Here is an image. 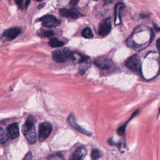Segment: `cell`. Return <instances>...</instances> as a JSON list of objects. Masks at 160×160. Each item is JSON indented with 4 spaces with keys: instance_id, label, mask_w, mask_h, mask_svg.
<instances>
[{
    "instance_id": "obj_1",
    "label": "cell",
    "mask_w": 160,
    "mask_h": 160,
    "mask_svg": "<svg viewBox=\"0 0 160 160\" xmlns=\"http://www.w3.org/2000/svg\"><path fill=\"white\" fill-rule=\"evenodd\" d=\"M22 131L30 144H34L36 141V127L34 120L31 116H29L25 123L22 125Z\"/></svg>"
},
{
    "instance_id": "obj_2",
    "label": "cell",
    "mask_w": 160,
    "mask_h": 160,
    "mask_svg": "<svg viewBox=\"0 0 160 160\" xmlns=\"http://www.w3.org/2000/svg\"><path fill=\"white\" fill-rule=\"evenodd\" d=\"M71 52L68 48H62L54 51L52 54V59L58 62H64L71 56Z\"/></svg>"
},
{
    "instance_id": "obj_3",
    "label": "cell",
    "mask_w": 160,
    "mask_h": 160,
    "mask_svg": "<svg viewBox=\"0 0 160 160\" xmlns=\"http://www.w3.org/2000/svg\"><path fill=\"white\" fill-rule=\"evenodd\" d=\"M52 129L51 124L48 122H43L39 126V139L40 141H44L51 134Z\"/></svg>"
},
{
    "instance_id": "obj_4",
    "label": "cell",
    "mask_w": 160,
    "mask_h": 160,
    "mask_svg": "<svg viewBox=\"0 0 160 160\" xmlns=\"http://www.w3.org/2000/svg\"><path fill=\"white\" fill-rule=\"evenodd\" d=\"M125 65L131 70L134 72H139L141 69V61L136 54L129 57L125 62Z\"/></svg>"
},
{
    "instance_id": "obj_5",
    "label": "cell",
    "mask_w": 160,
    "mask_h": 160,
    "mask_svg": "<svg viewBox=\"0 0 160 160\" xmlns=\"http://www.w3.org/2000/svg\"><path fill=\"white\" fill-rule=\"evenodd\" d=\"M42 25L46 28H55L60 25L59 21L52 15H46L40 18Z\"/></svg>"
},
{
    "instance_id": "obj_6",
    "label": "cell",
    "mask_w": 160,
    "mask_h": 160,
    "mask_svg": "<svg viewBox=\"0 0 160 160\" xmlns=\"http://www.w3.org/2000/svg\"><path fill=\"white\" fill-rule=\"evenodd\" d=\"M111 30V22L109 18L103 19L98 27V33L100 36H105L108 35Z\"/></svg>"
},
{
    "instance_id": "obj_7",
    "label": "cell",
    "mask_w": 160,
    "mask_h": 160,
    "mask_svg": "<svg viewBox=\"0 0 160 160\" xmlns=\"http://www.w3.org/2000/svg\"><path fill=\"white\" fill-rule=\"evenodd\" d=\"M20 32L21 29L18 28H10L3 32L1 38L5 41H11L17 38Z\"/></svg>"
},
{
    "instance_id": "obj_8",
    "label": "cell",
    "mask_w": 160,
    "mask_h": 160,
    "mask_svg": "<svg viewBox=\"0 0 160 160\" xmlns=\"http://www.w3.org/2000/svg\"><path fill=\"white\" fill-rule=\"evenodd\" d=\"M59 13L63 17L71 19H76L80 16L79 11L76 8L61 9L59 10Z\"/></svg>"
},
{
    "instance_id": "obj_9",
    "label": "cell",
    "mask_w": 160,
    "mask_h": 160,
    "mask_svg": "<svg viewBox=\"0 0 160 160\" xmlns=\"http://www.w3.org/2000/svg\"><path fill=\"white\" fill-rule=\"evenodd\" d=\"M94 64L101 69H108L112 66V62L109 58L104 57H99L95 59Z\"/></svg>"
},
{
    "instance_id": "obj_10",
    "label": "cell",
    "mask_w": 160,
    "mask_h": 160,
    "mask_svg": "<svg viewBox=\"0 0 160 160\" xmlns=\"http://www.w3.org/2000/svg\"><path fill=\"white\" fill-rule=\"evenodd\" d=\"M68 121L69 123V124L74 129H76V130H78V131H79L80 132L82 133V134H84L86 135H88V136H90L91 135V133L89 131H88L87 130L84 129V128H82L81 126H80L79 125H78L76 122V120L74 119V117L72 116V115H70L69 116L68 118Z\"/></svg>"
},
{
    "instance_id": "obj_11",
    "label": "cell",
    "mask_w": 160,
    "mask_h": 160,
    "mask_svg": "<svg viewBox=\"0 0 160 160\" xmlns=\"http://www.w3.org/2000/svg\"><path fill=\"white\" fill-rule=\"evenodd\" d=\"M86 154V149L84 148H79L73 152L69 160H83Z\"/></svg>"
},
{
    "instance_id": "obj_12",
    "label": "cell",
    "mask_w": 160,
    "mask_h": 160,
    "mask_svg": "<svg viewBox=\"0 0 160 160\" xmlns=\"http://www.w3.org/2000/svg\"><path fill=\"white\" fill-rule=\"evenodd\" d=\"M124 5L122 2H118L114 8V22L116 25H118L121 22V12Z\"/></svg>"
},
{
    "instance_id": "obj_13",
    "label": "cell",
    "mask_w": 160,
    "mask_h": 160,
    "mask_svg": "<svg viewBox=\"0 0 160 160\" xmlns=\"http://www.w3.org/2000/svg\"><path fill=\"white\" fill-rule=\"evenodd\" d=\"M8 132L12 139L17 138L19 135V126L17 123H12L8 128Z\"/></svg>"
},
{
    "instance_id": "obj_14",
    "label": "cell",
    "mask_w": 160,
    "mask_h": 160,
    "mask_svg": "<svg viewBox=\"0 0 160 160\" xmlns=\"http://www.w3.org/2000/svg\"><path fill=\"white\" fill-rule=\"evenodd\" d=\"M70 58L72 59V60L73 61H74L76 62H79V63L86 62L88 59V57L82 56V54H81L78 52H71Z\"/></svg>"
},
{
    "instance_id": "obj_15",
    "label": "cell",
    "mask_w": 160,
    "mask_h": 160,
    "mask_svg": "<svg viewBox=\"0 0 160 160\" xmlns=\"http://www.w3.org/2000/svg\"><path fill=\"white\" fill-rule=\"evenodd\" d=\"M81 35L83 38L86 39H91L93 37V33L89 28H86L82 29L81 32Z\"/></svg>"
},
{
    "instance_id": "obj_16",
    "label": "cell",
    "mask_w": 160,
    "mask_h": 160,
    "mask_svg": "<svg viewBox=\"0 0 160 160\" xmlns=\"http://www.w3.org/2000/svg\"><path fill=\"white\" fill-rule=\"evenodd\" d=\"M64 42L62 41H59V39H58L57 38H52L51 39L49 42V44L50 46L52 47V48H58V47H61L62 46L64 45Z\"/></svg>"
},
{
    "instance_id": "obj_17",
    "label": "cell",
    "mask_w": 160,
    "mask_h": 160,
    "mask_svg": "<svg viewBox=\"0 0 160 160\" xmlns=\"http://www.w3.org/2000/svg\"><path fill=\"white\" fill-rule=\"evenodd\" d=\"M8 139V135L6 131L2 129V128H0V144H4L6 142Z\"/></svg>"
},
{
    "instance_id": "obj_18",
    "label": "cell",
    "mask_w": 160,
    "mask_h": 160,
    "mask_svg": "<svg viewBox=\"0 0 160 160\" xmlns=\"http://www.w3.org/2000/svg\"><path fill=\"white\" fill-rule=\"evenodd\" d=\"M30 1L31 0H15L16 4L21 9L27 8L30 3Z\"/></svg>"
},
{
    "instance_id": "obj_19",
    "label": "cell",
    "mask_w": 160,
    "mask_h": 160,
    "mask_svg": "<svg viewBox=\"0 0 160 160\" xmlns=\"http://www.w3.org/2000/svg\"><path fill=\"white\" fill-rule=\"evenodd\" d=\"M48 160H64L63 156L60 153H56L50 156Z\"/></svg>"
},
{
    "instance_id": "obj_20",
    "label": "cell",
    "mask_w": 160,
    "mask_h": 160,
    "mask_svg": "<svg viewBox=\"0 0 160 160\" xmlns=\"http://www.w3.org/2000/svg\"><path fill=\"white\" fill-rule=\"evenodd\" d=\"M101 156V152L98 149H93L91 152V158L92 160H97L98 158H99Z\"/></svg>"
},
{
    "instance_id": "obj_21",
    "label": "cell",
    "mask_w": 160,
    "mask_h": 160,
    "mask_svg": "<svg viewBox=\"0 0 160 160\" xmlns=\"http://www.w3.org/2000/svg\"><path fill=\"white\" fill-rule=\"evenodd\" d=\"M41 36L43 37H46V38H49L51 37L54 35V32L51 31H49V30H45V31H42L40 34H39Z\"/></svg>"
},
{
    "instance_id": "obj_22",
    "label": "cell",
    "mask_w": 160,
    "mask_h": 160,
    "mask_svg": "<svg viewBox=\"0 0 160 160\" xmlns=\"http://www.w3.org/2000/svg\"><path fill=\"white\" fill-rule=\"evenodd\" d=\"M32 155L31 152H28L23 158L22 160H32Z\"/></svg>"
},
{
    "instance_id": "obj_23",
    "label": "cell",
    "mask_w": 160,
    "mask_h": 160,
    "mask_svg": "<svg viewBox=\"0 0 160 160\" xmlns=\"http://www.w3.org/2000/svg\"><path fill=\"white\" fill-rule=\"evenodd\" d=\"M79 2V0H70L69 4L72 6H76Z\"/></svg>"
},
{
    "instance_id": "obj_24",
    "label": "cell",
    "mask_w": 160,
    "mask_h": 160,
    "mask_svg": "<svg viewBox=\"0 0 160 160\" xmlns=\"http://www.w3.org/2000/svg\"><path fill=\"white\" fill-rule=\"evenodd\" d=\"M156 46H157V48L160 53V38L158 39V40L156 42Z\"/></svg>"
},
{
    "instance_id": "obj_25",
    "label": "cell",
    "mask_w": 160,
    "mask_h": 160,
    "mask_svg": "<svg viewBox=\"0 0 160 160\" xmlns=\"http://www.w3.org/2000/svg\"><path fill=\"white\" fill-rule=\"evenodd\" d=\"M114 0H105V2L104 4H111L112 2H113Z\"/></svg>"
},
{
    "instance_id": "obj_26",
    "label": "cell",
    "mask_w": 160,
    "mask_h": 160,
    "mask_svg": "<svg viewBox=\"0 0 160 160\" xmlns=\"http://www.w3.org/2000/svg\"><path fill=\"white\" fill-rule=\"evenodd\" d=\"M36 1H42V0H36Z\"/></svg>"
},
{
    "instance_id": "obj_27",
    "label": "cell",
    "mask_w": 160,
    "mask_h": 160,
    "mask_svg": "<svg viewBox=\"0 0 160 160\" xmlns=\"http://www.w3.org/2000/svg\"><path fill=\"white\" fill-rule=\"evenodd\" d=\"M93 1H98V0H93Z\"/></svg>"
}]
</instances>
